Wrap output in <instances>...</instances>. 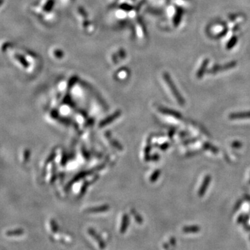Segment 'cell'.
<instances>
[{
    "label": "cell",
    "instance_id": "7a4b0ae2",
    "mask_svg": "<svg viewBox=\"0 0 250 250\" xmlns=\"http://www.w3.org/2000/svg\"><path fill=\"white\" fill-rule=\"evenodd\" d=\"M236 64L237 62H231L225 64V65H215L211 70H209V73L215 74L218 72L224 71V70H230V69L233 68V67L236 66Z\"/></svg>",
    "mask_w": 250,
    "mask_h": 250
},
{
    "label": "cell",
    "instance_id": "6da1fadb",
    "mask_svg": "<svg viewBox=\"0 0 250 250\" xmlns=\"http://www.w3.org/2000/svg\"><path fill=\"white\" fill-rule=\"evenodd\" d=\"M164 80H165L166 83H167V85H168L169 88L171 91H172V94L174 96V98H176V100H177V102L181 105H184L185 104V101H184V99L182 98L181 94L179 93L178 90H177V87L174 85V82H172V80H171L170 75L167 73H165L164 75Z\"/></svg>",
    "mask_w": 250,
    "mask_h": 250
},
{
    "label": "cell",
    "instance_id": "ba28073f",
    "mask_svg": "<svg viewBox=\"0 0 250 250\" xmlns=\"http://www.w3.org/2000/svg\"><path fill=\"white\" fill-rule=\"evenodd\" d=\"M118 116H119V113H116L115 114H113V116H110L109 118L104 120L103 121H102L101 123H100V126H105V125L109 124V123H111L112 121H114L116 118H118Z\"/></svg>",
    "mask_w": 250,
    "mask_h": 250
},
{
    "label": "cell",
    "instance_id": "52a82bcc",
    "mask_svg": "<svg viewBox=\"0 0 250 250\" xmlns=\"http://www.w3.org/2000/svg\"><path fill=\"white\" fill-rule=\"evenodd\" d=\"M200 231V227L197 225H191V226L185 227L183 229V231L185 233H196Z\"/></svg>",
    "mask_w": 250,
    "mask_h": 250
},
{
    "label": "cell",
    "instance_id": "4fadbf2b",
    "mask_svg": "<svg viewBox=\"0 0 250 250\" xmlns=\"http://www.w3.org/2000/svg\"><path fill=\"white\" fill-rule=\"evenodd\" d=\"M22 230H15V231H10L6 232L7 236H18V235L22 234Z\"/></svg>",
    "mask_w": 250,
    "mask_h": 250
},
{
    "label": "cell",
    "instance_id": "9c48e42d",
    "mask_svg": "<svg viewBox=\"0 0 250 250\" xmlns=\"http://www.w3.org/2000/svg\"><path fill=\"white\" fill-rule=\"evenodd\" d=\"M108 208V206H103V207H96V208H88L87 211L88 213H100V212H104L107 210Z\"/></svg>",
    "mask_w": 250,
    "mask_h": 250
},
{
    "label": "cell",
    "instance_id": "3957f363",
    "mask_svg": "<svg viewBox=\"0 0 250 250\" xmlns=\"http://www.w3.org/2000/svg\"><path fill=\"white\" fill-rule=\"evenodd\" d=\"M210 181H211L210 176H206L203 182H202L201 187H200V190H199V197H203L205 195V192H207V188H208V186H209Z\"/></svg>",
    "mask_w": 250,
    "mask_h": 250
},
{
    "label": "cell",
    "instance_id": "7c38bea8",
    "mask_svg": "<svg viewBox=\"0 0 250 250\" xmlns=\"http://www.w3.org/2000/svg\"><path fill=\"white\" fill-rule=\"evenodd\" d=\"M237 41L238 40H237L236 36H233V37L231 38V40L229 41V42L228 43V45H227V48L230 49L234 47L237 42Z\"/></svg>",
    "mask_w": 250,
    "mask_h": 250
},
{
    "label": "cell",
    "instance_id": "5b68a950",
    "mask_svg": "<svg viewBox=\"0 0 250 250\" xmlns=\"http://www.w3.org/2000/svg\"><path fill=\"white\" fill-rule=\"evenodd\" d=\"M160 111L161 113L164 114L170 115V116H173L177 118H182V115L179 112L174 111V110L168 109V108H161Z\"/></svg>",
    "mask_w": 250,
    "mask_h": 250
},
{
    "label": "cell",
    "instance_id": "8992f818",
    "mask_svg": "<svg viewBox=\"0 0 250 250\" xmlns=\"http://www.w3.org/2000/svg\"><path fill=\"white\" fill-rule=\"evenodd\" d=\"M208 59H205L204 61L203 62L201 65V67L199 69L198 71H197V77L198 79H201L202 76H203L204 74L205 73L206 70H207V65H208Z\"/></svg>",
    "mask_w": 250,
    "mask_h": 250
},
{
    "label": "cell",
    "instance_id": "30bf717a",
    "mask_svg": "<svg viewBox=\"0 0 250 250\" xmlns=\"http://www.w3.org/2000/svg\"><path fill=\"white\" fill-rule=\"evenodd\" d=\"M182 14H183V11H182V9H179V11L177 12V14H176L174 19V23L176 26L179 25L181 19H182Z\"/></svg>",
    "mask_w": 250,
    "mask_h": 250
},
{
    "label": "cell",
    "instance_id": "9a60e30c",
    "mask_svg": "<svg viewBox=\"0 0 250 250\" xmlns=\"http://www.w3.org/2000/svg\"><path fill=\"white\" fill-rule=\"evenodd\" d=\"M205 147H207V149H211L212 152H213L214 153H217L218 152V149H216V148L214 147H212V146H210V145L207 144V146H205Z\"/></svg>",
    "mask_w": 250,
    "mask_h": 250
},
{
    "label": "cell",
    "instance_id": "5bb4252c",
    "mask_svg": "<svg viewBox=\"0 0 250 250\" xmlns=\"http://www.w3.org/2000/svg\"><path fill=\"white\" fill-rule=\"evenodd\" d=\"M161 172L159 170H156L154 173L152 174V175L151 176L150 181L152 182H154L155 181L157 180L158 177L160 175Z\"/></svg>",
    "mask_w": 250,
    "mask_h": 250
},
{
    "label": "cell",
    "instance_id": "277c9868",
    "mask_svg": "<svg viewBox=\"0 0 250 250\" xmlns=\"http://www.w3.org/2000/svg\"><path fill=\"white\" fill-rule=\"evenodd\" d=\"M229 118L231 120L250 119V111L231 113V114L229 115Z\"/></svg>",
    "mask_w": 250,
    "mask_h": 250
},
{
    "label": "cell",
    "instance_id": "8fae6325",
    "mask_svg": "<svg viewBox=\"0 0 250 250\" xmlns=\"http://www.w3.org/2000/svg\"><path fill=\"white\" fill-rule=\"evenodd\" d=\"M128 222H129V218H128L127 215H125L124 219H123V223L122 224L121 233L125 232L126 227H127Z\"/></svg>",
    "mask_w": 250,
    "mask_h": 250
},
{
    "label": "cell",
    "instance_id": "2e32d148",
    "mask_svg": "<svg viewBox=\"0 0 250 250\" xmlns=\"http://www.w3.org/2000/svg\"><path fill=\"white\" fill-rule=\"evenodd\" d=\"M233 144L236 145V146H232L233 147H241V143L239 142L233 143Z\"/></svg>",
    "mask_w": 250,
    "mask_h": 250
}]
</instances>
